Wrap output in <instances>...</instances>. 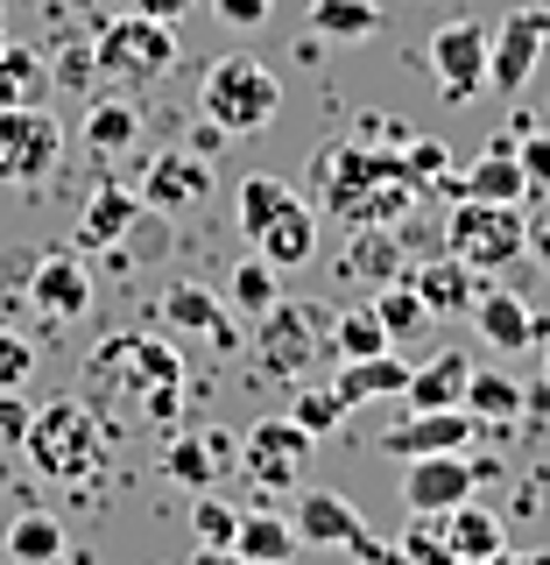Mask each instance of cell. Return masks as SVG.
Here are the masks:
<instances>
[{
	"label": "cell",
	"mask_w": 550,
	"mask_h": 565,
	"mask_svg": "<svg viewBox=\"0 0 550 565\" xmlns=\"http://www.w3.org/2000/svg\"><path fill=\"white\" fill-rule=\"evenodd\" d=\"M417 177L402 149H375V141H325L311 156V205L332 226H402L417 212Z\"/></svg>",
	"instance_id": "cell-1"
},
{
	"label": "cell",
	"mask_w": 550,
	"mask_h": 565,
	"mask_svg": "<svg viewBox=\"0 0 550 565\" xmlns=\"http://www.w3.org/2000/svg\"><path fill=\"white\" fill-rule=\"evenodd\" d=\"M14 452H22L43 481H57V488H93L106 473V424L93 417V403L50 396L43 411L29 417V431H22Z\"/></svg>",
	"instance_id": "cell-2"
},
{
	"label": "cell",
	"mask_w": 550,
	"mask_h": 565,
	"mask_svg": "<svg viewBox=\"0 0 550 565\" xmlns=\"http://www.w3.org/2000/svg\"><path fill=\"white\" fill-rule=\"evenodd\" d=\"M93 78H106L114 93H149L176 71V22H155V14H114L93 35Z\"/></svg>",
	"instance_id": "cell-3"
},
{
	"label": "cell",
	"mask_w": 550,
	"mask_h": 565,
	"mask_svg": "<svg viewBox=\"0 0 550 565\" xmlns=\"http://www.w3.org/2000/svg\"><path fill=\"white\" fill-rule=\"evenodd\" d=\"M282 114V78L261 57H219L198 78V120L226 135H261Z\"/></svg>",
	"instance_id": "cell-4"
},
{
	"label": "cell",
	"mask_w": 550,
	"mask_h": 565,
	"mask_svg": "<svg viewBox=\"0 0 550 565\" xmlns=\"http://www.w3.org/2000/svg\"><path fill=\"white\" fill-rule=\"evenodd\" d=\"M445 255H459L473 276H502L508 262H522V255H529V205L452 199V220H445Z\"/></svg>",
	"instance_id": "cell-5"
},
{
	"label": "cell",
	"mask_w": 550,
	"mask_h": 565,
	"mask_svg": "<svg viewBox=\"0 0 550 565\" xmlns=\"http://www.w3.org/2000/svg\"><path fill=\"white\" fill-rule=\"evenodd\" d=\"M255 353H261L269 375L304 382L311 367L332 353V311L325 305H304V297H276V305L255 318Z\"/></svg>",
	"instance_id": "cell-6"
},
{
	"label": "cell",
	"mask_w": 550,
	"mask_h": 565,
	"mask_svg": "<svg viewBox=\"0 0 550 565\" xmlns=\"http://www.w3.org/2000/svg\"><path fill=\"white\" fill-rule=\"evenodd\" d=\"M290 530H296V544H317V552H332V544H339V552L367 558V565H402V558L375 537V530L360 523V509H353L346 494H332V488H304V494H296Z\"/></svg>",
	"instance_id": "cell-7"
},
{
	"label": "cell",
	"mask_w": 550,
	"mask_h": 565,
	"mask_svg": "<svg viewBox=\"0 0 550 565\" xmlns=\"http://www.w3.org/2000/svg\"><path fill=\"white\" fill-rule=\"evenodd\" d=\"M93 382H106L114 396H149V388H184V353L155 332H120L93 353Z\"/></svg>",
	"instance_id": "cell-8"
},
{
	"label": "cell",
	"mask_w": 550,
	"mask_h": 565,
	"mask_svg": "<svg viewBox=\"0 0 550 565\" xmlns=\"http://www.w3.org/2000/svg\"><path fill=\"white\" fill-rule=\"evenodd\" d=\"M64 163V120L43 106H0V184H43Z\"/></svg>",
	"instance_id": "cell-9"
},
{
	"label": "cell",
	"mask_w": 550,
	"mask_h": 565,
	"mask_svg": "<svg viewBox=\"0 0 550 565\" xmlns=\"http://www.w3.org/2000/svg\"><path fill=\"white\" fill-rule=\"evenodd\" d=\"M311 446H317V438L290 411L261 417L255 431H240V473L255 488H269V494H290L296 481H304V467H311Z\"/></svg>",
	"instance_id": "cell-10"
},
{
	"label": "cell",
	"mask_w": 550,
	"mask_h": 565,
	"mask_svg": "<svg viewBox=\"0 0 550 565\" xmlns=\"http://www.w3.org/2000/svg\"><path fill=\"white\" fill-rule=\"evenodd\" d=\"M494 473V459H466V452H423L402 467V509L410 516H445V509L473 502L481 481Z\"/></svg>",
	"instance_id": "cell-11"
},
{
	"label": "cell",
	"mask_w": 550,
	"mask_h": 565,
	"mask_svg": "<svg viewBox=\"0 0 550 565\" xmlns=\"http://www.w3.org/2000/svg\"><path fill=\"white\" fill-rule=\"evenodd\" d=\"M487 43L494 29L473 22V14H459V22H438L431 43H423V57H431V78L445 99H473L487 85Z\"/></svg>",
	"instance_id": "cell-12"
},
{
	"label": "cell",
	"mask_w": 550,
	"mask_h": 565,
	"mask_svg": "<svg viewBox=\"0 0 550 565\" xmlns=\"http://www.w3.org/2000/svg\"><path fill=\"white\" fill-rule=\"evenodd\" d=\"M155 467H163L170 488L205 494V488H219L226 473H240V438L219 431V424H212V431H170L163 452H155Z\"/></svg>",
	"instance_id": "cell-13"
},
{
	"label": "cell",
	"mask_w": 550,
	"mask_h": 565,
	"mask_svg": "<svg viewBox=\"0 0 550 565\" xmlns=\"http://www.w3.org/2000/svg\"><path fill=\"white\" fill-rule=\"evenodd\" d=\"M543 43H550V8H516L487 43V85L502 99H522V85L537 78L543 64Z\"/></svg>",
	"instance_id": "cell-14"
},
{
	"label": "cell",
	"mask_w": 550,
	"mask_h": 565,
	"mask_svg": "<svg viewBox=\"0 0 550 565\" xmlns=\"http://www.w3.org/2000/svg\"><path fill=\"white\" fill-rule=\"evenodd\" d=\"M212 199V170L198 149H163L149 170H141V205L163 212V220H184V212H198Z\"/></svg>",
	"instance_id": "cell-15"
},
{
	"label": "cell",
	"mask_w": 550,
	"mask_h": 565,
	"mask_svg": "<svg viewBox=\"0 0 550 565\" xmlns=\"http://www.w3.org/2000/svg\"><path fill=\"white\" fill-rule=\"evenodd\" d=\"M473 332H481L494 353H522V347H537L543 318H537V305H529L522 290H508V282H481V297H473Z\"/></svg>",
	"instance_id": "cell-16"
},
{
	"label": "cell",
	"mask_w": 550,
	"mask_h": 565,
	"mask_svg": "<svg viewBox=\"0 0 550 565\" xmlns=\"http://www.w3.org/2000/svg\"><path fill=\"white\" fill-rule=\"evenodd\" d=\"M29 305L43 318H57V326L85 318V311H93V269H85L78 255H43L29 269Z\"/></svg>",
	"instance_id": "cell-17"
},
{
	"label": "cell",
	"mask_w": 550,
	"mask_h": 565,
	"mask_svg": "<svg viewBox=\"0 0 550 565\" xmlns=\"http://www.w3.org/2000/svg\"><path fill=\"white\" fill-rule=\"evenodd\" d=\"M473 424L466 411H410L402 424H388L381 431V452H396V459H423V452H466L473 446Z\"/></svg>",
	"instance_id": "cell-18"
},
{
	"label": "cell",
	"mask_w": 550,
	"mask_h": 565,
	"mask_svg": "<svg viewBox=\"0 0 550 565\" xmlns=\"http://www.w3.org/2000/svg\"><path fill=\"white\" fill-rule=\"evenodd\" d=\"M438 191H452V199H494V205H529V177L516 163V141H494L487 156H473L459 177H445Z\"/></svg>",
	"instance_id": "cell-19"
},
{
	"label": "cell",
	"mask_w": 550,
	"mask_h": 565,
	"mask_svg": "<svg viewBox=\"0 0 550 565\" xmlns=\"http://www.w3.org/2000/svg\"><path fill=\"white\" fill-rule=\"evenodd\" d=\"M141 191H128V184H99L93 199L78 205V226H71V234H78V247L85 255H99V247H120L141 226Z\"/></svg>",
	"instance_id": "cell-20"
},
{
	"label": "cell",
	"mask_w": 550,
	"mask_h": 565,
	"mask_svg": "<svg viewBox=\"0 0 550 565\" xmlns=\"http://www.w3.org/2000/svg\"><path fill=\"white\" fill-rule=\"evenodd\" d=\"M402 276H410V290L423 297L431 318H466L473 297H481V276H473L459 255H431V262H417V269H402Z\"/></svg>",
	"instance_id": "cell-21"
},
{
	"label": "cell",
	"mask_w": 550,
	"mask_h": 565,
	"mask_svg": "<svg viewBox=\"0 0 550 565\" xmlns=\"http://www.w3.org/2000/svg\"><path fill=\"white\" fill-rule=\"evenodd\" d=\"M339 269H346V282H375L381 290V282H396L402 269H410V247H402L396 226H353Z\"/></svg>",
	"instance_id": "cell-22"
},
{
	"label": "cell",
	"mask_w": 550,
	"mask_h": 565,
	"mask_svg": "<svg viewBox=\"0 0 550 565\" xmlns=\"http://www.w3.org/2000/svg\"><path fill=\"white\" fill-rule=\"evenodd\" d=\"M163 326H170V332H205L219 353L240 347V340H234V318H226V305L205 290V282H170V290H163Z\"/></svg>",
	"instance_id": "cell-23"
},
{
	"label": "cell",
	"mask_w": 550,
	"mask_h": 565,
	"mask_svg": "<svg viewBox=\"0 0 550 565\" xmlns=\"http://www.w3.org/2000/svg\"><path fill=\"white\" fill-rule=\"evenodd\" d=\"M255 247H261V262H276V269H304V262L317 255V205L311 199H290L255 234Z\"/></svg>",
	"instance_id": "cell-24"
},
{
	"label": "cell",
	"mask_w": 550,
	"mask_h": 565,
	"mask_svg": "<svg viewBox=\"0 0 550 565\" xmlns=\"http://www.w3.org/2000/svg\"><path fill=\"white\" fill-rule=\"evenodd\" d=\"M466 375H473V361L459 347L445 353H431L423 367H410V382H402V403L410 411H459V396H466Z\"/></svg>",
	"instance_id": "cell-25"
},
{
	"label": "cell",
	"mask_w": 550,
	"mask_h": 565,
	"mask_svg": "<svg viewBox=\"0 0 550 565\" xmlns=\"http://www.w3.org/2000/svg\"><path fill=\"white\" fill-rule=\"evenodd\" d=\"M438 530H445V544H452V558L459 565H487V558H502L508 552V537H502V516L481 502H459L438 516Z\"/></svg>",
	"instance_id": "cell-26"
},
{
	"label": "cell",
	"mask_w": 550,
	"mask_h": 565,
	"mask_svg": "<svg viewBox=\"0 0 550 565\" xmlns=\"http://www.w3.org/2000/svg\"><path fill=\"white\" fill-rule=\"evenodd\" d=\"M85 149L93 156H128L134 141H141V106H134V93H114V99H93L85 106Z\"/></svg>",
	"instance_id": "cell-27"
},
{
	"label": "cell",
	"mask_w": 550,
	"mask_h": 565,
	"mask_svg": "<svg viewBox=\"0 0 550 565\" xmlns=\"http://www.w3.org/2000/svg\"><path fill=\"white\" fill-rule=\"evenodd\" d=\"M402 382H410V361H402L396 347L388 353H367V361H339V375H332V388L353 403H375V396H402Z\"/></svg>",
	"instance_id": "cell-28"
},
{
	"label": "cell",
	"mask_w": 550,
	"mask_h": 565,
	"mask_svg": "<svg viewBox=\"0 0 550 565\" xmlns=\"http://www.w3.org/2000/svg\"><path fill=\"white\" fill-rule=\"evenodd\" d=\"M0 558L8 565H57L64 558V523L50 509H14L8 537H0Z\"/></svg>",
	"instance_id": "cell-29"
},
{
	"label": "cell",
	"mask_w": 550,
	"mask_h": 565,
	"mask_svg": "<svg viewBox=\"0 0 550 565\" xmlns=\"http://www.w3.org/2000/svg\"><path fill=\"white\" fill-rule=\"evenodd\" d=\"M234 552L247 565H290L296 558V530H290V516H276V509H240Z\"/></svg>",
	"instance_id": "cell-30"
},
{
	"label": "cell",
	"mask_w": 550,
	"mask_h": 565,
	"mask_svg": "<svg viewBox=\"0 0 550 565\" xmlns=\"http://www.w3.org/2000/svg\"><path fill=\"white\" fill-rule=\"evenodd\" d=\"M43 99H50V64H43V50L8 43V35H0V106H43Z\"/></svg>",
	"instance_id": "cell-31"
},
{
	"label": "cell",
	"mask_w": 550,
	"mask_h": 565,
	"mask_svg": "<svg viewBox=\"0 0 550 565\" xmlns=\"http://www.w3.org/2000/svg\"><path fill=\"white\" fill-rule=\"evenodd\" d=\"M459 411L473 424H516L522 417V382L494 375V367H473L466 375V396H459Z\"/></svg>",
	"instance_id": "cell-32"
},
{
	"label": "cell",
	"mask_w": 550,
	"mask_h": 565,
	"mask_svg": "<svg viewBox=\"0 0 550 565\" xmlns=\"http://www.w3.org/2000/svg\"><path fill=\"white\" fill-rule=\"evenodd\" d=\"M381 29V0H311V35L332 43H367Z\"/></svg>",
	"instance_id": "cell-33"
},
{
	"label": "cell",
	"mask_w": 550,
	"mask_h": 565,
	"mask_svg": "<svg viewBox=\"0 0 550 565\" xmlns=\"http://www.w3.org/2000/svg\"><path fill=\"white\" fill-rule=\"evenodd\" d=\"M276 297H282V269H276V262H261V255L234 262V276H226V305H234L240 318H261Z\"/></svg>",
	"instance_id": "cell-34"
},
{
	"label": "cell",
	"mask_w": 550,
	"mask_h": 565,
	"mask_svg": "<svg viewBox=\"0 0 550 565\" xmlns=\"http://www.w3.org/2000/svg\"><path fill=\"white\" fill-rule=\"evenodd\" d=\"M367 305H375V318H381V332H388V340H417V332L431 326V311H423V297L410 290V276L381 282V290L367 297Z\"/></svg>",
	"instance_id": "cell-35"
},
{
	"label": "cell",
	"mask_w": 550,
	"mask_h": 565,
	"mask_svg": "<svg viewBox=\"0 0 550 565\" xmlns=\"http://www.w3.org/2000/svg\"><path fill=\"white\" fill-rule=\"evenodd\" d=\"M290 199H296V191L282 184V177H240V191H234V220H240V234L255 241V234H261V226H269Z\"/></svg>",
	"instance_id": "cell-36"
},
{
	"label": "cell",
	"mask_w": 550,
	"mask_h": 565,
	"mask_svg": "<svg viewBox=\"0 0 550 565\" xmlns=\"http://www.w3.org/2000/svg\"><path fill=\"white\" fill-rule=\"evenodd\" d=\"M388 347H396V340L381 332L375 305H353V311L332 318V353H339V361H367V353H388Z\"/></svg>",
	"instance_id": "cell-37"
},
{
	"label": "cell",
	"mask_w": 550,
	"mask_h": 565,
	"mask_svg": "<svg viewBox=\"0 0 550 565\" xmlns=\"http://www.w3.org/2000/svg\"><path fill=\"white\" fill-rule=\"evenodd\" d=\"M290 417L304 424L311 438H332L346 424V396L332 382H296V396H290Z\"/></svg>",
	"instance_id": "cell-38"
},
{
	"label": "cell",
	"mask_w": 550,
	"mask_h": 565,
	"mask_svg": "<svg viewBox=\"0 0 550 565\" xmlns=\"http://www.w3.org/2000/svg\"><path fill=\"white\" fill-rule=\"evenodd\" d=\"M191 530H198V544H212V552H234V537H240V509L234 502H219V494H198L191 502Z\"/></svg>",
	"instance_id": "cell-39"
},
{
	"label": "cell",
	"mask_w": 550,
	"mask_h": 565,
	"mask_svg": "<svg viewBox=\"0 0 550 565\" xmlns=\"http://www.w3.org/2000/svg\"><path fill=\"white\" fill-rule=\"evenodd\" d=\"M396 558H402V565H459L452 544H445V530H438V516H410V530H402V544H396Z\"/></svg>",
	"instance_id": "cell-40"
},
{
	"label": "cell",
	"mask_w": 550,
	"mask_h": 565,
	"mask_svg": "<svg viewBox=\"0 0 550 565\" xmlns=\"http://www.w3.org/2000/svg\"><path fill=\"white\" fill-rule=\"evenodd\" d=\"M402 163H410L417 191H438L452 177V149H445V141H431V135H417V141H402Z\"/></svg>",
	"instance_id": "cell-41"
},
{
	"label": "cell",
	"mask_w": 550,
	"mask_h": 565,
	"mask_svg": "<svg viewBox=\"0 0 550 565\" xmlns=\"http://www.w3.org/2000/svg\"><path fill=\"white\" fill-rule=\"evenodd\" d=\"M35 375V347L22 332H0V388H22Z\"/></svg>",
	"instance_id": "cell-42"
},
{
	"label": "cell",
	"mask_w": 550,
	"mask_h": 565,
	"mask_svg": "<svg viewBox=\"0 0 550 565\" xmlns=\"http://www.w3.org/2000/svg\"><path fill=\"white\" fill-rule=\"evenodd\" d=\"M516 163H522V177H529V191H550V135H529V128H522Z\"/></svg>",
	"instance_id": "cell-43"
},
{
	"label": "cell",
	"mask_w": 550,
	"mask_h": 565,
	"mask_svg": "<svg viewBox=\"0 0 550 565\" xmlns=\"http://www.w3.org/2000/svg\"><path fill=\"white\" fill-rule=\"evenodd\" d=\"M205 8L219 14L226 29H261V22H269V8H276V0H205Z\"/></svg>",
	"instance_id": "cell-44"
},
{
	"label": "cell",
	"mask_w": 550,
	"mask_h": 565,
	"mask_svg": "<svg viewBox=\"0 0 550 565\" xmlns=\"http://www.w3.org/2000/svg\"><path fill=\"white\" fill-rule=\"evenodd\" d=\"M29 403L14 396V388H0V446H22V431H29Z\"/></svg>",
	"instance_id": "cell-45"
},
{
	"label": "cell",
	"mask_w": 550,
	"mask_h": 565,
	"mask_svg": "<svg viewBox=\"0 0 550 565\" xmlns=\"http://www.w3.org/2000/svg\"><path fill=\"white\" fill-rule=\"evenodd\" d=\"M134 14H155V22H184L191 8H205V0H128Z\"/></svg>",
	"instance_id": "cell-46"
},
{
	"label": "cell",
	"mask_w": 550,
	"mask_h": 565,
	"mask_svg": "<svg viewBox=\"0 0 550 565\" xmlns=\"http://www.w3.org/2000/svg\"><path fill=\"white\" fill-rule=\"evenodd\" d=\"M226 141H234L226 128H212V120H198V135H191V149H198V156H219Z\"/></svg>",
	"instance_id": "cell-47"
},
{
	"label": "cell",
	"mask_w": 550,
	"mask_h": 565,
	"mask_svg": "<svg viewBox=\"0 0 550 565\" xmlns=\"http://www.w3.org/2000/svg\"><path fill=\"white\" fill-rule=\"evenodd\" d=\"M529 255L550 262V212H543V220H529Z\"/></svg>",
	"instance_id": "cell-48"
},
{
	"label": "cell",
	"mask_w": 550,
	"mask_h": 565,
	"mask_svg": "<svg viewBox=\"0 0 550 565\" xmlns=\"http://www.w3.org/2000/svg\"><path fill=\"white\" fill-rule=\"evenodd\" d=\"M191 565H247L240 552H212V544H198V558H191Z\"/></svg>",
	"instance_id": "cell-49"
},
{
	"label": "cell",
	"mask_w": 550,
	"mask_h": 565,
	"mask_svg": "<svg viewBox=\"0 0 550 565\" xmlns=\"http://www.w3.org/2000/svg\"><path fill=\"white\" fill-rule=\"evenodd\" d=\"M537 347H543V388H550V326L537 332Z\"/></svg>",
	"instance_id": "cell-50"
}]
</instances>
